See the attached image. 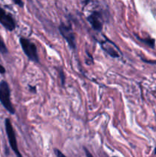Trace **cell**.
<instances>
[{
	"label": "cell",
	"mask_w": 156,
	"mask_h": 157,
	"mask_svg": "<svg viewBox=\"0 0 156 157\" xmlns=\"http://www.w3.org/2000/svg\"><path fill=\"white\" fill-rule=\"evenodd\" d=\"M0 103L11 114H15V110L11 101V90L6 81L0 82Z\"/></svg>",
	"instance_id": "6da1fadb"
},
{
	"label": "cell",
	"mask_w": 156,
	"mask_h": 157,
	"mask_svg": "<svg viewBox=\"0 0 156 157\" xmlns=\"http://www.w3.org/2000/svg\"><path fill=\"white\" fill-rule=\"evenodd\" d=\"M114 157H116V156H114Z\"/></svg>",
	"instance_id": "5bb4252c"
},
{
	"label": "cell",
	"mask_w": 156,
	"mask_h": 157,
	"mask_svg": "<svg viewBox=\"0 0 156 157\" xmlns=\"http://www.w3.org/2000/svg\"><path fill=\"white\" fill-rule=\"evenodd\" d=\"M14 2H15V4L18 5L20 7H23V6H24V2L21 1H14Z\"/></svg>",
	"instance_id": "7c38bea8"
},
{
	"label": "cell",
	"mask_w": 156,
	"mask_h": 157,
	"mask_svg": "<svg viewBox=\"0 0 156 157\" xmlns=\"http://www.w3.org/2000/svg\"><path fill=\"white\" fill-rule=\"evenodd\" d=\"M100 44L102 48L111 57H113V58H119L120 57V52H119L118 48L116 47V44H114L110 41L106 39V41H102Z\"/></svg>",
	"instance_id": "52a82bcc"
},
{
	"label": "cell",
	"mask_w": 156,
	"mask_h": 157,
	"mask_svg": "<svg viewBox=\"0 0 156 157\" xmlns=\"http://www.w3.org/2000/svg\"><path fill=\"white\" fill-rule=\"evenodd\" d=\"M54 153H55V154H56V156L58 157H67L65 156V155L64 154V153H62V152L61 151V150H58V149H55Z\"/></svg>",
	"instance_id": "30bf717a"
},
{
	"label": "cell",
	"mask_w": 156,
	"mask_h": 157,
	"mask_svg": "<svg viewBox=\"0 0 156 157\" xmlns=\"http://www.w3.org/2000/svg\"><path fill=\"white\" fill-rule=\"evenodd\" d=\"M5 127H6V134H7V137L8 140H9V143L11 148L13 150L14 153H15L17 157H22L21 153L18 150L15 130H14L12 123H11V121L9 118H6V121H5Z\"/></svg>",
	"instance_id": "3957f363"
},
{
	"label": "cell",
	"mask_w": 156,
	"mask_h": 157,
	"mask_svg": "<svg viewBox=\"0 0 156 157\" xmlns=\"http://www.w3.org/2000/svg\"><path fill=\"white\" fill-rule=\"evenodd\" d=\"M6 73V69H5V67H3L2 64H0V74H5Z\"/></svg>",
	"instance_id": "4fadbf2b"
},
{
	"label": "cell",
	"mask_w": 156,
	"mask_h": 157,
	"mask_svg": "<svg viewBox=\"0 0 156 157\" xmlns=\"http://www.w3.org/2000/svg\"><path fill=\"white\" fill-rule=\"evenodd\" d=\"M87 19L95 31H97V32L102 31V27H103V20H102V15L101 12H97V11L93 12L87 17Z\"/></svg>",
	"instance_id": "8992f818"
},
{
	"label": "cell",
	"mask_w": 156,
	"mask_h": 157,
	"mask_svg": "<svg viewBox=\"0 0 156 157\" xmlns=\"http://www.w3.org/2000/svg\"><path fill=\"white\" fill-rule=\"evenodd\" d=\"M59 32L61 35L64 37L70 48L76 49V39L73 33L71 25H67L65 23H61L59 25Z\"/></svg>",
	"instance_id": "277c9868"
},
{
	"label": "cell",
	"mask_w": 156,
	"mask_h": 157,
	"mask_svg": "<svg viewBox=\"0 0 156 157\" xmlns=\"http://www.w3.org/2000/svg\"><path fill=\"white\" fill-rule=\"evenodd\" d=\"M20 44L22 48L23 52L25 54L26 56L28 57L30 61H34V62L38 63L39 62V57L38 54V49H37L36 45L35 43L31 41L30 40L25 38H20L19 39Z\"/></svg>",
	"instance_id": "7a4b0ae2"
},
{
	"label": "cell",
	"mask_w": 156,
	"mask_h": 157,
	"mask_svg": "<svg viewBox=\"0 0 156 157\" xmlns=\"http://www.w3.org/2000/svg\"><path fill=\"white\" fill-rule=\"evenodd\" d=\"M84 152H85L86 156H87V157H93V155H92L91 153H90V152L89 151V150H87V149L86 148V147H84Z\"/></svg>",
	"instance_id": "8fae6325"
},
{
	"label": "cell",
	"mask_w": 156,
	"mask_h": 157,
	"mask_svg": "<svg viewBox=\"0 0 156 157\" xmlns=\"http://www.w3.org/2000/svg\"><path fill=\"white\" fill-rule=\"evenodd\" d=\"M0 52L2 54H6L8 53V48L6 47V44H5L4 41H3L2 38L0 36Z\"/></svg>",
	"instance_id": "ba28073f"
},
{
	"label": "cell",
	"mask_w": 156,
	"mask_h": 157,
	"mask_svg": "<svg viewBox=\"0 0 156 157\" xmlns=\"http://www.w3.org/2000/svg\"><path fill=\"white\" fill-rule=\"evenodd\" d=\"M0 23L9 32H12L16 27V24L13 17L0 8Z\"/></svg>",
	"instance_id": "5b68a950"
},
{
	"label": "cell",
	"mask_w": 156,
	"mask_h": 157,
	"mask_svg": "<svg viewBox=\"0 0 156 157\" xmlns=\"http://www.w3.org/2000/svg\"><path fill=\"white\" fill-rule=\"evenodd\" d=\"M59 75H60V78H61V84H62V85H64V84H65V75H64L63 71L61 70L59 71Z\"/></svg>",
	"instance_id": "9c48e42d"
}]
</instances>
